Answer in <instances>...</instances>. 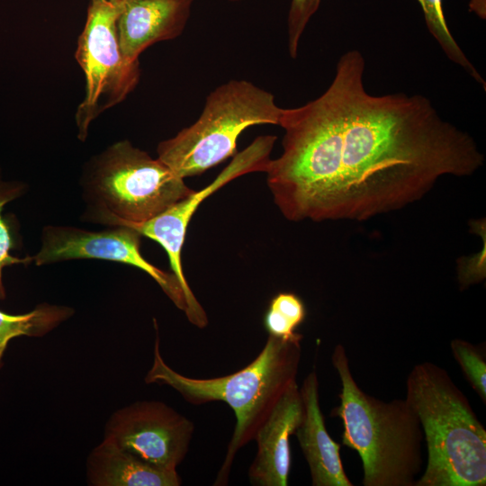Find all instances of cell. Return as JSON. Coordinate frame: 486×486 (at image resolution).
<instances>
[{"instance_id": "8fae6325", "label": "cell", "mask_w": 486, "mask_h": 486, "mask_svg": "<svg viewBox=\"0 0 486 486\" xmlns=\"http://www.w3.org/2000/svg\"><path fill=\"white\" fill-rule=\"evenodd\" d=\"M302 416V401L295 382L278 401L254 438L257 450L248 469L252 485H288L292 463L290 436L294 435Z\"/></svg>"}, {"instance_id": "7a4b0ae2", "label": "cell", "mask_w": 486, "mask_h": 486, "mask_svg": "<svg viewBox=\"0 0 486 486\" xmlns=\"http://www.w3.org/2000/svg\"><path fill=\"white\" fill-rule=\"evenodd\" d=\"M302 338L301 333L289 339L268 336L249 364L229 375L203 379L184 376L168 366L160 354L157 334L153 363L145 382L168 385L193 405L225 402L235 414V428L214 485L227 484L236 454L254 440L278 401L297 382Z\"/></svg>"}, {"instance_id": "ac0fdd59", "label": "cell", "mask_w": 486, "mask_h": 486, "mask_svg": "<svg viewBox=\"0 0 486 486\" xmlns=\"http://www.w3.org/2000/svg\"><path fill=\"white\" fill-rule=\"evenodd\" d=\"M452 355L466 381L486 404V358L484 346L461 338L450 342Z\"/></svg>"}, {"instance_id": "e0dca14e", "label": "cell", "mask_w": 486, "mask_h": 486, "mask_svg": "<svg viewBox=\"0 0 486 486\" xmlns=\"http://www.w3.org/2000/svg\"><path fill=\"white\" fill-rule=\"evenodd\" d=\"M420 4L426 24L448 58L462 67L473 79L485 87V82L467 58L452 36L442 7V0H418Z\"/></svg>"}, {"instance_id": "7402d4cb", "label": "cell", "mask_w": 486, "mask_h": 486, "mask_svg": "<svg viewBox=\"0 0 486 486\" xmlns=\"http://www.w3.org/2000/svg\"><path fill=\"white\" fill-rule=\"evenodd\" d=\"M107 1L115 2V3H123L125 0H107Z\"/></svg>"}, {"instance_id": "ffe728a7", "label": "cell", "mask_w": 486, "mask_h": 486, "mask_svg": "<svg viewBox=\"0 0 486 486\" xmlns=\"http://www.w3.org/2000/svg\"><path fill=\"white\" fill-rule=\"evenodd\" d=\"M19 185L0 183V300L4 299L5 292L2 282V271L4 267L18 263H26L32 258H17L10 254L12 239L9 228L2 217L4 206L19 195Z\"/></svg>"}, {"instance_id": "d6986e66", "label": "cell", "mask_w": 486, "mask_h": 486, "mask_svg": "<svg viewBox=\"0 0 486 486\" xmlns=\"http://www.w3.org/2000/svg\"><path fill=\"white\" fill-rule=\"evenodd\" d=\"M321 0H292L287 18L288 50L296 58L303 32Z\"/></svg>"}, {"instance_id": "ba28073f", "label": "cell", "mask_w": 486, "mask_h": 486, "mask_svg": "<svg viewBox=\"0 0 486 486\" xmlns=\"http://www.w3.org/2000/svg\"><path fill=\"white\" fill-rule=\"evenodd\" d=\"M276 137L256 138L247 148L236 154L231 162L207 186L194 191L158 216L141 223H124L136 230L141 236L158 242L166 252L172 273L180 282L185 295L184 314L191 324L203 328L208 325L207 314L194 296L185 278L182 266V250L188 225L198 206L230 181L254 172H266L270 153Z\"/></svg>"}, {"instance_id": "6da1fadb", "label": "cell", "mask_w": 486, "mask_h": 486, "mask_svg": "<svg viewBox=\"0 0 486 486\" xmlns=\"http://www.w3.org/2000/svg\"><path fill=\"white\" fill-rule=\"evenodd\" d=\"M364 59L344 53L326 91L282 111V154L266 183L289 220H364L420 199L445 176H467L483 155L418 94L373 95Z\"/></svg>"}, {"instance_id": "9a60e30c", "label": "cell", "mask_w": 486, "mask_h": 486, "mask_svg": "<svg viewBox=\"0 0 486 486\" xmlns=\"http://www.w3.org/2000/svg\"><path fill=\"white\" fill-rule=\"evenodd\" d=\"M73 312L71 308L49 303H41L21 315H10L0 310V369L11 339L19 336L42 337L68 320Z\"/></svg>"}, {"instance_id": "5b68a950", "label": "cell", "mask_w": 486, "mask_h": 486, "mask_svg": "<svg viewBox=\"0 0 486 486\" xmlns=\"http://www.w3.org/2000/svg\"><path fill=\"white\" fill-rule=\"evenodd\" d=\"M282 111L270 92L230 80L208 94L195 122L158 144V158L183 179L202 174L236 154L248 128L279 125Z\"/></svg>"}, {"instance_id": "7c38bea8", "label": "cell", "mask_w": 486, "mask_h": 486, "mask_svg": "<svg viewBox=\"0 0 486 486\" xmlns=\"http://www.w3.org/2000/svg\"><path fill=\"white\" fill-rule=\"evenodd\" d=\"M194 0H125L117 19L122 56L130 62L151 45L178 37L184 30Z\"/></svg>"}, {"instance_id": "30bf717a", "label": "cell", "mask_w": 486, "mask_h": 486, "mask_svg": "<svg viewBox=\"0 0 486 486\" xmlns=\"http://www.w3.org/2000/svg\"><path fill=\"white\" fill-rule=\"evenodd\" d=\"M141 235L127 226L89 231L70 226H47L41 233V246L32 257L37 266L54 262L94 258L120 262L143 270L160 286L174 304L184 312V289L171 272L163 271L147 261L140 253Z\"/></svg>"}, {"instance_id": "2e32d148", "label": "cell", "mask_w": 486, "mask_h": 486, "mask_svg": "<svg viewBox=\"0 0 486 486\" xmlns=\"http://www.w3.org/2000/svg\"><path fill=\"white\" fill-rule=\"evenodd\" d=\"M305 317V305L298 295L280 292L269 303L264 326L269 336L289 339L299 334L296 330Z\"/></svg>"}, {"instance_id": "44dd1931", "label": "cell", "mask_w": 486, "mask_h": 486, "mask_svg": "<svg viewBox=\"0 0 486 486\" xmlns=\"http://www.w3.org/2000/svg\"><path fill=\"white\" fill-rule=\"evenodd\" d=\"M470 9L481 18H485V0H471Z\"/></svg>"}, {"instance_id": "5bb4252c", "label": "cell", "mask_w": 486, "mask_h": 486, "mask_svg": "<svg viewBox=\"0 0 486 486\" xmlns=\"http://www.w3.org/2000/svg\"><path fill=\"white\" fill-rule=\"evenodd\" d=\"M86 478L93 486H179L177 471L152 466L103 439L90 453Z\"/></svg>"}, {"instance_id": "603a6c76", "label": "cell", "mask_w": 486, "mask_h": 486, "mask_svg": "<svg viewBox=\"0 0 486 486\" xmlns=\"http://www.w3.org/2000/svg\"><path fill=\"white\" fill-rule=\"evenodd\" d=\"M230 1L236 2V1H239V0H230Z\"/></svg>"}, {"instance_id": "52a82bcc", "label": "cell", "mask_w": 486, "mask_h": 486, "mask_svg": "<svg viewBox=\"0 0 486 486\" xmlns=\"http://www.w3.org/2000/svg\"><path fill=\"white\" fill-rule=\"evenodd\" d=\"M123 3L91 0L77 40L75 57L86 82L85 97L76 112L82 141L92 122L126 99L140 78L139 60L128 61L119 44L116 23Z\"/></svg>"}, {"instance_id": "4fadbf2b", "label": "cell", "mask_w": 486, "mask_h": 486, "mask_svg": "<svg viewBox=\"0 0 486 486\" xmlns=\"http://www.w3.org/2000/svg\"><path fill=\"white\" fill-rule=\"evenodd\" d=\"M300 389L302 419L294 432L308 464L313 486H353L340 456V445L329 436L320 406L319 379L315 370Z\"/></svg>"}, {"instance_id": "8992f818", "label": "cell", "mask_w": 486, "mask_h": 486, "mask_svg": "<svg viewBox=\"0 0 486 486\" xmlns=\"http://www.w3.org/2000/svg\"><path fill=\"white\" fill-rule=\"evenodd\" d=\"M96 220L112 226L147 221L194 192L158 158L129 140L99 154L84 176Z\"/></svg>"}, {"instance_id": "277c9868", "label": "cell", "mask_w": 486, "mask_h": 486, "mask_svg": "<svg viewBox=\"0 0 486 486\" xmlns=\"http://www.w3.org/2000/svg\"><path fill=\"white\" fill-rule=\"evenodd\" d=\"M405 400L420 422L428 454L415 486H485L486 429L448 372L429 361L417 364Z\"/></svg>"}, {"instance_id": "9c48e42d", "label": "cell", "mask_w": 486, "mask_h": 486, "mask_svg": "<svg viewBox=\"0 0 486 486\" xmlns=\"http://www.w3.org/2000/svg\"><path fill=\"white\" fill-rule=\"evenodd\" d=\"M194 423L164 402L141 400L116 410L104 428V439L145 463L176 471L185 458Z\"/></svg>"}, {"instance_id": "3957f363", "label": "cell", "mask_w": 486, "mask_h": 486, "mask_svg": "<svg viewBox=\"0 0 486 486\" xmlns=\"http://www.w3.org/2000/svg\"><path fill=\"white\" fill-rule=\"evenodd\" d=\"M331 363L341 382L340 404L331 410L343 426L342 444L355 450L364 486H415L422 471L424 435L405 399L384 401L356 383L346 348L336 345Z\"/></svg>"}]
</instances>
